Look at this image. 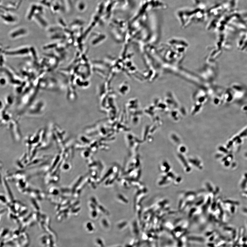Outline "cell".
I'll list each match as a JSON object with an SVG mask.
<instances>
[{
    "instance_id": "1",
    "label": "cell",
    "mask_w": 247,
    "mask_h": 247,
    "mask_svg": "<svg viewBox=\"0 0 247 247\" xmlns=\"http://www.w3.org/2000/svg\"><path fill=\"white\" fill-rule=\"evenodd\" d=\"M195 4L198 5L199 2V0H192Z\"/></svg>"
}]
</instances>
